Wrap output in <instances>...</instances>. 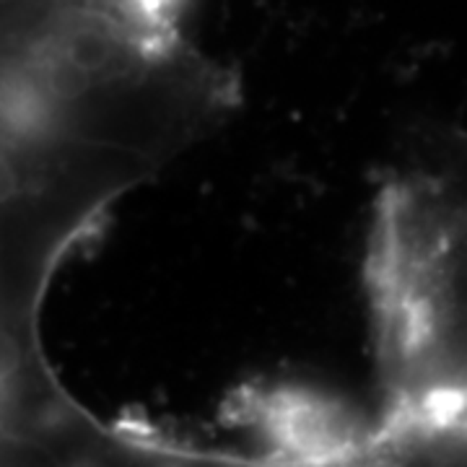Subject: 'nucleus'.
<instances>
[{
    "label": "nucleus",
    "mask_w": 467,
    "mask_h": 467,
    "mask_svg": "<svg viewBox=\"0 0 467 467\" xmlns=\"http://www.w3.org/2000/svg\"><path fill=\"white\" fill-rule=\"evenodd\" d=\"M76 8H112V11L125 14L119 8V0H0V11L5 14L3 36L32 34Z\"/></svg>",
    "instance_id": "1"
}]
</instances>
